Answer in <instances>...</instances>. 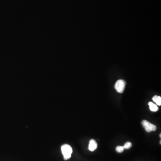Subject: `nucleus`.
I'll use <instances>...</instances> for the list:
<instances>
[{
    "instance_id": "f257e3e1",
    "label": "nucleus",
    "mask_w": 161,
    "mask_h": 161,
    "mask_svg": "<svg viewBox=\"0 0 161 161\" xmlns=\"http://www.w3.org/2000/svg\"><path fill=\"white\" fill-rule=\"evenodd\" d=\"M61 151L64 160H68L70 158L73 153V150L71 146L68 144H64L61 147Z\"/></svg>"
},
{
    "instance_id": "f03ea898",
    "label": "nucleus",
    "mask_w": 161,
    "mask_h": 161,
    "mask_svg": "<svg viewBox=\"0 0 161 161\" xmlns=\"http://www.w3.org/2000/svg\"><path fill=\"white\" fill-rule=\"evenodd\" d=\"M142 124L146 131L148 133H150L151 132L155 131L156 130L157 127L156 125L151 124V123L146 120L142 121Z\"/></svg>"
},
{
    "instance_id": "7ed1b4c3",
    "label": "nucleus",
    "mask_w": 161,
    "mask_h": 161,
    "mask_svg": "<svg viewBox=\"0 0 161 161\" xmlns=\"http://www.w3.org/2000/svg\"><path fill=\"white\" fill-rule=\"evenodd\" d=\"M126 82L124 80H119L116 82L115 88L116 91L119 93H122L125 89Z\"/></svg>"
},
{
    "instance_id": "20e7f679",
    "label": "nucleus",
    "mask_w": 161,
    "mask_h": 161,
    "mask_svg": "<svg viewBox=\"0 0 161 161\" xmlns=\"http://www.w3.org/2000/svg\"><path fill=\"white\" fill-rule=\"evenodd\" d=\"M97 143L94 140H91L89 142L88 149L91 151H94L97 149Z\"/></svg>"
},
{
    "instance_id": "39448f33",
    "label": "nucleus",
    "mask_w": 161,
    "mask_h": 161,
    "mask_svg": "<svg viewBox=\"0 0 161 161\" xmlns=\"http://www.w3.org/2000/svg\"><path fill=\"white\" fill-rule=\"evenodd\" d=\"M150 106V109L152 111L156 112L158 111V108L156 104L153 103L152 102H150L148 104Z\"/></svg>"
},
{
    "instance_id": "423d86ee",
    "label": "nucleus",
    "mask_w": 161,
    "mask_h": 161,
    "mask_svg": "<svg viewBox=\"0 0 161 161\" xmlns=\"http://www.w3.org/2000/svg\"><path fill=\"white\" fill-rule=\"evenodd\" d=\"M152 99L153 100V102H155V103H156L157 105L161 106V98L160 96H154L153 98H152Z\"/></svg>"
},
{
    "instance_id": "0eeeda50",
    "label": "nucleus",
    "mask_w": 161,
    "mask_h": 161,
    "mask_svg": "<svg viewBox=\"0 0 161 161\" xmlns=\"http://www.w3.org/2000/svg\"><path fill=\"white\" fill-rule=\"evenodd\" d=\"M124 147L122 146H118L117 147H116V152L119 153H122L124 151Z\"/></svg>"
},
{
    "instance_id": "6e6552de",
    "label": "nucleus",
    "mask_w": 161,
    "mask_h": 161,
    "mask_svg": "<svg viewBox=\"0 0 161 161\" xmlns=\"http://www.w3.org/2000/svg\"><path fill=\"white\" fill-rule=\"evenodd\" d=\"M132 146V144L130 142H127L124 144L123 147H124V149L128 150V149L131 148Z\"/></svg>"
}]
</instances>
